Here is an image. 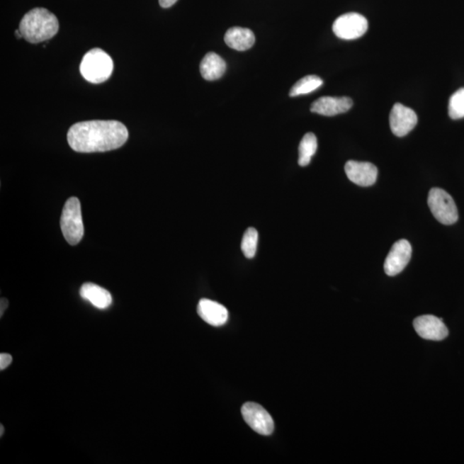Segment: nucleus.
I'll return each mask as SVG.
<instances>
[{"instance_id": "8", "label": "nucleus", "mask_w": 464, "mask_h": 464, "mask_svg": "<svg viewBox=\"0 0 464 464\" xmlns=\"http://www.w3.org/2000/svg\"><path fill=\"white\" fill-rule=\"evenodd\" d=\"M412 256V246L409 241L402 239L395 243L385 261L387 276H395L403 271Z\"/></svg>"}, {"instance_id": "4", "label": "nucleus", "mask_w": 464, "mask_h": 464, "mask_svg": "<svg viewBox=\"0 0 464 464\" xmlns=\"http://www.w3.org/2000/svg\"><path fill=\"white\" fill-rule=\"evenodd\" d=\"M60 228L68 244L76 245L82 240L84 229L81 205L78 198L71 197L64 203L60 219Z\"/></svg>"}, {"instance_id": "21", "label": "nucleus", "mask_w": 464, "mask_h": 464, "mask_svg": "<svg viewBox=\"0 0 464 464\" xmlns=\"http://www.w3.org/2000/svg\"><path fill=\"white\" fill-rule=\"evenodd\" d=\"M12 363V357L11 354L1 353L0 354V370H3L7 368Z\"/></svg>"}, {"instance_id": "13", "label": "nucleus", "mask_w": 464, "mask_h": 464, "mask_svg": "<svg viewBox=\"0 0 464 464\" xmlns=\"http://www.w3.org/2000/svg\"><path fill=\"white\" fill-rule=\"evenodd\" d=\"M197 312L207 324L212 326L224 325L228 320V310L224 305L205 298L199 302Z\"/></svg>"}, {"instance_id": "20", "label": "nucleus", "mask_w": 464, "mask_h": 464, "mask_svg": "<svg viewBox=\"0 0 464 464\" xmlns=\"http://www.w3.org/2000/svg\"><path fill=\"white\" fill-rule=\"evenodd\" d=\"M448 111L453 120L464 118V87L459 89L451 96Z\"/></svg>"}, {"instance_id": "10", "label": "nucleus", "mask_w": 464, "mask_h": 464, "mask_svg": "<svg viewBox=\"0 0 464 464\" xmlns=\"http://www.w3.org/2000/svg\"><path fill=\"white\" fill-rule=\"evenodd\" d=\"M414 327L419 336L426 340L442 341L449 334L443 320L433 315L417 317L414 321Z\"/></svg>"}, {"instance_id": "11", "label": "nucleus", "mask_w": 464, "mask_h": 464, "mask_svg": "<svg viewBox=\"0 0 464 464\" xmlns=\"http://www.w3.org/2000/svg\"><path fill=\"white\" fill-rule=\"evenodd\" d=\"M345 172L348 179L361 187H369L376 183L378 168L368 162H358L350 160L345 165Z\"/></svg>"}, {"instance_id": "3", "label": "nucleus", "mask_w": 464, "mask_h": 464, "mask_svg": "<svg viewBox=\"0 0 464 464\" xmlns=\"http://www.w3.org/2000/svg\"><path fill=\"white\" fill-rule=\"evenodd\" d=\"M114 63L110 55L100 48H93L84 56L80 72L84 79L92 84H101L111 78Z\"/></svg>"}, {"instance_id": "9", "label": "nucleus", "mask_w": 464, "mask_h": 464, "mask_svg": "<svg viewBox=\"0 0 464 464\" xmlns=\"http://www.w3.org/2000/svg\"><path fill=\"white\" fill-rule=\"evenodd\" d=\"M418 117L411 108L402 103H395L390 111V126L391 131L397 137L409 135L417 126Z\"/></svg>"}, {"instance_id": "1", "label": "nucleus", "mask_w": 464, "mask_h": 464, "mask_svg": "<svg viewBox=\"0 0 464 464\" xmlns=\"http://www.w3.org/2000/svg\"><path fill=\"white\" fill-rule=\"evenodd\" d=\"M128 139V128L117 120L78 123L72 125L67 134L72 150L82 153L115 150L122 147Z\"/></svg>"}, {"instance_id": "17", "label": "nucleus", "mask_w": 464, "mask_h": 464, "mask_svg": "<svg viewBox=\"0 0 464 464\" xmlns=\"http://www.w3.org/2000/svg\"><path fill=\"white\" fill-rule=\"evenodd\" d=\"M317 150V140L316 135L312 132H308L302 139L298 148L300 157H298V164L302 167L307 166L310 160Z\"/></svg>"}, {"instance_id": "12", "label": "nucleus", "mask_w": 464, "mask_h": 464, "mask_svg": "<svg viewBox=\"0 0 464 464\" xmlns=\"http://www.w3.org/2000/svg\"><path fill=\"white\" fill-rule=\"evenodd\" d=\"M353 104V100L346 96H324L315 101L310 106V111L321 115L334 116L348 112Z\"/></svg>"}, {"instance_id": "24", "label": "nucleus", "mask_w": 464, "mask_h": 464, "mask_svg": "<svg viewBox=\"0 0 464 464\" xmlns=\"http://www.w3.org/2000/svg\"><path fill=\"white\" fill-rule=\"evenodd\" d=\"M15 35H16V36H17V38H18V39L23 38V35L21 34V32H20L19 30H16Z\"/></svg>"}, {"instance_id": "16", "label": "nucleus", "mask_w": 464, "mask_h": 464, "mask_svg": "<svg viewBox=\"0 0 464 464\" xmlns=\"http://www.w3.org/2000/svg\"><path fill=\"white\" fill-rule=\"evenodd\" d=\"M200 69L204 79L208 81H215L225 74V70H227V64L220 55L210 52L201 62Z\"/></svg>"}, {"instance_id": "22", "label": "nucleus", "mask_w": 464, "mask_h": 464, "mask_svg": "<svg viewBox=\"0 0 464 464\" xmlns=\"http://www.w3.org/2000/svg\"><path fill=\"white\" fill-rule=\"evenodd\" d=\"M176 1L177 0H159V5L163 8H169L175 5Z\"/></svg>"}, {"instance_id": "19", "label": "nucleus", "mask_w": 464, "mask_h": 464, "mask_svg": "<svg viewBox=\"0 0 464 464\" xmlns=\"http://www.w3.org/2000/svg\"><path fill=\"white\" fill-rule=\"evenodd\" d=\"M258 244V232L255 228H249L244 234L241 249L244 255L248 259H252L256 256Z\"/></svg>"}, {"instance_id": "23", "label": "nucleus", "mask_w": 464, "mask_h": 464, "mask_svg": "<svg viewBox=\"0 0 464 464\" xmlns=\"http://www.w3.org/2000/svg\"><path fill=\"white\" fill-rule=\"evenodd\" d=\"M8 305H9V302H8L6 298H1V302H0V305H1L0 306V316H1V317L8 307Z\"/></svg>"}, {"instance_id": "2", "label": "nucleus", "mask_w": 464, "mask_h": 464, "mask_svg": "<svg viewBox=\"0 0 464 464\" xmlns=\"http://www.w3.org/2000/svg\"><path fill=\"white\" fill-rule=\"evenodd\" d=\"M59 21L45 8H35L23 16L19 30L27 42L36 44L47 41L58 33Z\"/></svg>"}, {"instance_id": "14", "label": "nucleus", "mask_w": 464, "mask_h": 464, "mask_svg": "<svg viewBox=\"0 0 464 464\" xmlns=\"http://www.w3.org/2000/svg\"><path fill=\"white\" fill-rule=\"evenodd\" d=\"M79 294L84 300L90 302L95 307L101 310L110 307L113 302L108 290L93 283L84 284L80 288Z\"/></svg>"}, {"instance_id": "18", "label": "nucleus", "mask_w": 464, "mask_h": 464, "mask_svg": "<svg viewBox=\"0 0 464 464\" xmlns=\"http://www.w3.org/2000/svg\"><path fill=\"white\" fill-rule=\"evenodd\" d=\"M324 84L320 77L317 75H308L298 80L290 89L289 96L294 98L301 95L309 94L320 88Z\"/></svg>"}, {"instance_id": "5", "label": "nucleus", "mask_w": 464, "mask_h": 464, "mask_svg": "<svg viewBox=\"0 0 464 464\" xmlns=\"http://www.w3.org/2000/svg\"><path fill=\"white\" fill-rule=\"evenodd\" d=\"M427 203L435 219L446 225H453L458 220V211L449 193L441 188H431Z\"/></svg>"}, {"instance_id": "6", "label": "nucleus", "mask_w": 464, "mask_h": 464, "mask_svg": "<svg viewBox=\"0 0 464 464\" xmlns=\"http://www.w3.org/2000/svg\"><path fill=\"white\" fill-rule=\"evenodd\" d=\"M368 30V21L355 12L340 16L333 24V31L337 38L343 40H354L361 38Z\"/></svg>"}, {"instance_id": "7", "label": "nucleus", "mask_w": 464, "mask_h": 464, "mask_svg": "<svg viewBox=\"0 0 464 464\" xmlns=\"http://www.w3.org/2000/svg\"><path fill=\"white\" fill-rule=\"evenodd\" d=\"M242 414L246 423L261 435L268 436L274 429L273 419L267 411L255 402H247L242 407Z\"/></svg>"}, {"instance_id": "25", "label": "nucleus", "mask_w": 464, "mask_h": 464, "mask_svg": "<svg viewBox=\"0 0 464 464\" xmlns=\"http://www.w3.org/2000/svg\"><path fill=\"white\" fill-rule=\"evenodd\" d=\"M0 429H1V431H0V436H1V437H2L4 433H5V429H4L3 425L0 426Z\"/></svg>"}, {"instance_id": "15", "label": "nucleus", "mask_w": 464, "mask_h": 464, "mask_svg": "<svg viewBox=\"0 0 464 464\" xmlns=\"http://www.w3.org/2000/svg\"><path fill=\"white\" fill-rule=\"evenodd\" d=\"M227 45L237 51H246L255 44L256 38L253 32L246 28L233 27L225 35Z\"/></svg>"}]
</instances>
